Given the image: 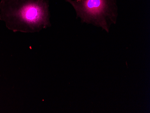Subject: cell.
I'll return each mask as SVG.
<instances>
[{
  "label": "cell",
  "instance_id": "obj_2",
  "mask_svg": "<svg viewBox=\"0 0 150 113\" xmlns=\"http://www.w3.org/2000/svg\"><path fill=\"white\" fill-rule=\"evenodd\" d=\"M73 6L82 23L91 24L108 33L118 16L117 0H65Z\"/></svg>",
  "mask_w": 150,
  "mask_h": 113
},
{
  "label": "cell",
  "instance_id": "obj_1",
  "mask_svg": "<svg viewBox=\"0 0 150 113\" xmlns=\"http://www.w3.org/2000/svg\"><path fill=\"white\" fill-rule=\"evenodd\" d=\"M49 0H2L0 19L13 32L34 33L51 26Z\"/></svg>",
  "mask_w": 150,
  "mask_h": 113
}]
</instances>
